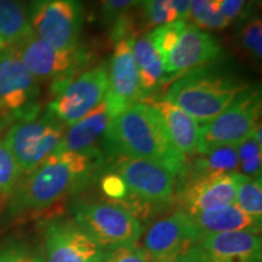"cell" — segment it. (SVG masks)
<instances>
[{"mask_svg":"<svg viewBox=\"0 0 262 262\" xmlns=\"http://www.w3.org/2000/svg\"><path fill=\"white\" fill-rule=\"evenodd\" d=\"M4 49H5V47H4V45H3V42L0 41V52H2L3 50H4Z\"/></svg>","mask_w":262,"mask_h":262,"instance_id":"36","label":"cell"},{"mask_svg":"<svg viewBox=\"0 0 262 262\" xmlns=\"http://www.w3.org/2000/svg\"><path fill=\"white\" fill-rule=\"evenodd\" d=\"M40 81L29 72L12 49L0 52V116L5 122L38 116Z\"/></svg>","mask_w":262,"mask_h":262,"instance_id":"9","label":"cell"},{"mask_svg":"<svg viewBox=\"0 0 262 262\" xmlns=\"http://www.w3.org/2000/svg\"><path fill=\"white\" fill-rule=\"evenodd\" d=\"M10 49L39 81L51 80V94L77 77L91 60L90 52L83 45L70 51H60L33 32Z\"/></svg>","mask_w":262,"mask_h":262,"instance_id":"6","label":"cell"},{"mask_svg":"<svg viewBox=\"0 0 262 262\" xmlns=\"http://www.w3.org/2000/svg\"><path fill=\"white\" fill-rule=\"evenodd\" d=\"M234 204L245 214L262 221V182L260 178L237 173V189Z\"/></svg>","mask_w":262,"mask_h":262,"instance_id":"25","label":"cell"},{"mask_svg":"<svg viewBox=\"0 0 262 262\" xmlns=\"http://www.w3.org/2000/svg\"><path fill=\"white\" fill-rule=\"evenodd\" d=\"M204 235L183 212L166 216L150 226L142 247L152 262H162L201 245Z\"/></svg>","mask_w":262,"mask_h":262,"instance_id":"14","label":"cell"},{"mask_svg":"<svg viewBox=\"0 0 262 262\" xmlns=\"http://www.w3.org/2000/svg\"><path fill=\"white\" fill-rule=\"evenodd\" d=\"M110 120L106 102L103 101L90 113L68 126L58 152L90 153L100 150L97 143L103 140Z\"/></svg>","mask_w":262,"mask_h":262,"instance_id":"19","label":"cell"},{"mask_svg":"<svg viewBox=\"0 0 262 262\" xmlns=\"http://www.w3.org/2000/svg\"><path fill=\"white\" fill-rule=\"evenodd\" d=\"M142 101L158 113L170 141L181 155L185 157L199 155L201 127L194 118L165 97L149 96Z\"/></svg>","mask_w":262,"mask_h":262,"instance_id":"17","label":"cell"},{"mask_svg":"<svg viewBox=\"0 0 262 262\" xmlns=\"http://www.w3.org/2000/svg\"><path fill=\"white\" fill-rule=\"evenodd\" d=\"M239 159V173L249 178H260L262 165L261 124L250 136L237 146Z\"/></svg>","mask_w":262,"mask_h":262,"instance_id":"26","label":"cell"},{"mask_svg":"<svg viewBox=\"0 0 262 262\" xmlns=\"http://www.w3.org/2000/svg\"><path fill=\"white\" fill-rule=\"evenodd\" d=\"M186 25H187V21H178L159 26V27H156L148 32L147 37L152 42L157 52L160 55L163 62L166 60V57L169 56V54L176 45Z\"/></svg>","mask_w":262,"mask_h":262,"instance_id":"29","label":"cell"},{"mask_svg":"<svg viewBox=\"0 0 262 262\" xmlns=\"http://www.w3.org/2000/svg\"><path fill=\"white\" fill-rule=\"evenodd\" d=\"M202 248L209 262H262L260 234L227 232L204 235Z\"/></svg>","mask_w":262,"mask_h":262,"instance_id":"18","label":"cell"},{"mask_svg":"<svg viewBox=\"0 0 262 262\" xmlns=\"http://www.w3.org/2000/svg\"><path fill=\"white\" fill-rule=\"evenodd\" d=\"M222 54L220 41L214 35L187 24L169 56L163 62L165 83L175 80L189 71L216 63Z\"/></svg>","mask_w":262,"mask_h":262,"instance_id":"15","label":"cell"},{"mask_svg":"<svg viewBox=\"0 0 262 262\" xmlns=\"http://www.w3.org/2000/svg\"><path fill=\"white\" fill-rule=\"evenodd\" d=\"M211 3L229 24L247 15V0H211Z\"/></svg>","mask_w":262,"mask_h":262,"instance_id":"34","label":"cell"},{"mask_svg":"<svg viewBox=\"0 0 262 262\" xmlns=\"http://www.w3.org/2000/svg\"><path fill=\"white\" fill-rule=\"evenodd\" d=\"M130 47L139 72L143 98L153 96L160 85L165 83L164 64L147 34L137 33L130 35Z\"/></svg>","mask_w":262,"mask_h":262,"instance_id":"22","label":"cell"},{"mask_svg":"<svg viewBox=\"0 0 262 262\" xmlns=\"http://www.w3.org/2000/svg\"><path fill=\"white\" fill-rule=\"evenodd\" d=\"M145 28L159 27L188 18L189 0H140L136 6Z\"/></svg>","mask_w":262,"mask_h":262,"instance_id":"23","label":"cell"},{"mask_svg":"<svg viewBox=\"0 0 262 262\" xmlns=\"http://www.w3.org/2000/svg\"><path fill=\"white\" fill-rule=\"evenodd\" d=\"M64 133V124L47 110L39 117L12 124L4 141L26 175L56 155Z\"/></svg>","mask_w":262,"mask_h":262,"instance_id":"5","label":"cell"},{"mask_svg":"<svg viewBox=\"0 0 262 262\" xmlns=\"http://www.w3.org/2000/svg\"><path fill=\"white\" fill-rule=\"evenodd\" d=\"M108 91L107 64H100L81 72L64 84L48 104V111L66 126L81 119L103 102Z\"/></svg>","mask_w":262,"mask_h":262,"instance_id":"11","label":"cell"},{"mask_svg":"<svg viewBox=\"0 0 262 262\" xmlns=\"http://www.w3.org/2000/svg\"><path fill=\"white\" fill-rule=\"evenodd\" d=\"M237 173L206 176L175 183L179 211L195 215L234 204Z\"/></svg>","mask_w":262,"mask_h":262,"instance_id":"16","label":"cell"},{"mask_svg":"<svg viewBox=\"0 0 262 262\" xmlns=\"http://www.w3.org/2000/svg\"><path fill=\"white\" fill-rule=\"evenodd\" d=\"M72 214L104 251L135 244L142 234L139 219L110 201L81 199L72 206Z\"/></svg>","mask_w":262,"mask_h":262,"instance_id":"4","label":"cell"},{"mask_svg":"<svg viewBox=\"0 0 262 262\" xmlns=\"http://www.w3.org/2000/svg\"><path fill=\"white\" fill-rule=\"evenodd\" d=\"M24 173L5 141L0 139V198H9Z\"/></svg>","mask_w":262,"mask_h":262,"instance_id":"28","label":"cell"},{"mask_svg":"<svg viewBox=\"0 0 262 262\" xmlns=\"http://www.w3.org/2000/svg\"><path fill=\"white\" fill-rule=\"evenodd\" d=\"M209 64L180 75L169 88L166 100L206 124L225 111L249 85L238 75Z\"/></svg>","mask_w":262,"mask_h":262,"instance_id":"3","label":"cell"},{"mask_svg":"<svg viewBox=\"0 0 262 262\" xmlns=\"http://www.w3.org/2000/svg\"><path fill=\"white\" fill-rule=\"evenodd\" d=\"M188 18L203 31H222L231 25L216 10L211 0H189Z\"/></svg>","mask_w":262,"mask_h":262,"instance_id":"27","label":"cell"},{"mask_svg":"<svg viewBox=\"0 0 262 262\" xmlns=\"http://www.w3.org/2000/svg\"><path fill=\"white\" fill-rule=\"evenodd\" d=\"M260 86H248L217 117L201 127V153L221 146H237L260 125Z\"/></svg>","mask_w":262,"mask_h":262,"instance_id":"8","label":"cell"},{"mask_svg":"<svg viewBox=\"0 0 262 262\" xmlns=\"http://www.w3.org/2000/svg\"><path fill=\"white\" fill-rule=\"evenodd\" d=\"M27 12L33 33L50 47L70 51L80 45L84 25L80 0H32Z\"/></svg>","mask_w":262,"mask_h":262,"instance_id":"7","label":"cell"},{"mask_svg":"<svg viewBox=\"0 0 262 262\" xmlns=\"http://www.w3.org/2000/svg\"><path fill=\"white\" fill-rule=\"evenodd\" d=\"M45 262H100L104 250L73 217L41 222Z\"/></svg>","mask_w":262,"mask_h":262,"instance_id":"12","label":"cell"},{"mask_svg":"<svg viewBox=\"0 0 262 262\" xmlns=\"http://www.w3.org/2000/svg\"><path fill=\"white\" fill-rule=\"evenodd\" d=\"M250 2H256V0H250Z\"/></svg>","mask_w":262,"mask_h":262,"instance_id":"38","label":"cell"},{"mask_svg":"<svg viewBox=\"0 0 262 262\" xmlns=\"http://www.w3.org/2000/svg\"><path fill=\"white\" fill-rule=\"evenodd\" d=\"M102 142L110 156L152 160L175 176L187 160L173 147L158 113L143 102L113 117Z\"/></svg>","mask_w":262,"mask_h":262,"instance_id":"2","label":"cell"},{"mask_svg":"<svg viewBox=\"0 0 262 262\" xmlns=\"http://www.w3.org/2000/svg\"><path fill=\"white\" fill-rule=\"evenodd\" d=\"M162 262H209V261L205 255V251L203 250L202 245H196V247L189 249V250L178 255V256L169 258V260H165Z\"/></svg>","mask_w":262,"mask_h":262,"instance_id":"35","label":"cell"},{"mask_svg":"<svg viewBox=\"0 0 262 262\" xmlns=\"http://www.w3.org/2000/svg\"><path fill=\"white\" fill-rule=\"evenodd\" d=\"M32 32L25 6L18 0H0V41L5 49L17 44Z\"/></svg>","mask_w":262,"mask_h":262,"instance_id":"24","label":"cell"},{"mask_svg":"<svg viewBox=\"0 0 262 262\" xmlns=\"http://www.w3.org/2000/svg\"><path fill=\"white\" fill-rule=\"evenodd\" d=\"M238 146V145H237ZM237 146H221L194 156L192 162L186 160L179 172V182L206 178V176L225 175L239 172V159Z\"/></svg>","mask_w":262,"mask_h":262,"instance_id":"21","label":"cell"},{"mask_svg":"<svg viewBox=\"0 0 262 262\" xmlns=\"http://www.w3.org/2000/svg\"><path fill=\"white\" fill-rule=\"evenodd\" d=\"M103 162L102 149L51 156L17 182L8 198L9 215L22 217L38 214L78 193L100 173Z\"/></svg>","mask_w":262,"mask_h":262,"instance_id":"1","label":"cell"},{"mask_svg":"<svg viewBox=\"0 0 262 262\" xmlns=\"http://www.w3.org/2000/svg\"><path fill=\"white\" fill-rule=\"evenodd\" d=\"M125 183L134 198L150 209H163L175 201V178L160 164L120 157L110 168Z\"/></svg>","mask_w":262,"mask_h":262,"instance_id":"10","label":"cell"},{"mask_svg":"<svg viewBox=\"0 0 262 262\" xmlns=\"http://www.w3.org/2000/svg\"><path fill=\"white\" fill-rule=\"evenodd\" d=\"M100 262H152L145 248L137 243L104 251Z\"/></svg>","mask_w":262,"mask_h":262,"instance_id":"33","label":"cell"},{"mask_svg":"<svg viewBox=\"0 0 262 262\" xmlns=\"http://www.w3.org/2000/svg\"><path fill=\"white\" fill-rule=\"evenodd\" d=\"M140 0H97L101 19L104 25L112 26L130 10L139 4Z\"/></svg>","mask_w":262,"mask_h":262,"instance_id":"32","label":"cell"},{"mask_svg":"<svg viewBox=\"0 0 262 262\" xmlns=\"http://www.w3.org/2000/svg\"><path fill=\"white\" fill-rule=\"evenodd\" d=\"M3 123H5V120H4V118H3L2 116H0V125H2Z\"/></svg>","mask_w":262,"mask_h":262,"instance_id":"37","label":"cell"},{"mask_svg":"<svg viewBox=\"0 0 262 262\" xmlns=\"http://www.w3.org/2000/svg\"><path fill=\"white\" fill-rule=\"evenodd\" d=\"M238 40L241 47L254 60L260 61L262 57V22L261 18L255 16L242 27Z\"/></svg>","mask_w":262,"mask_h":262,"instance_id":"31","label":"cell"},{"mask_svg":"<svg viewBox=\"0 0 262 262\" xmlns=\"http://www.w3.org/2000/svg\"><path fill=\"white\" fill-rule=\"evenodd\" d=\"M0 262H45L40 251L19 239L0 243Z\"/></svg>","mask_w":262,"mask_h":262,"instance_id":"30","label":"cell"},{"mask_svg":"<svg viewBox=\"0 0 262 262\" xmlns=\"http://www.w3.org/2000/svg\"><path fill=\"white\" fill-rule=\"evenodd\" d=\"M107 68L108 91L104 102L112 119L143 100L139 72L129 37H120L114 40L113 54Z\"/></svg>","mask_w":262,"mask_h":262,"instance_id":"13","label":"cell"},{"mask_svg":"<svg viewBox=\"0 0 262 262\" xmlns=\"http://www.w3.org/2000/svg\"><path fill=\"white\" fill-rule=\"evenodd\" d=\"M189 217L203 235L242 231L260 234L261 232L262 221H257L247 215L235 204L199 212Z\"/></svg>","mask_w":262,"mask_h":262,"instance_id":"20","label":"cell"}]
</instances>
